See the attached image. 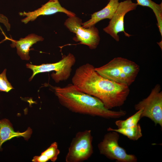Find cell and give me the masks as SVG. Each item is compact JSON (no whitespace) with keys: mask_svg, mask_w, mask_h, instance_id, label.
Listing matches in <instances>:
<instances>
[{"mask_svg":"<svg viewBox=\"0 0 162 162\" xmlns=\"http://www.w3.org/2000/svg\"><path fill=\"white\" fill-rule=\"evenodd\" d=\"M95 68L89 63L79 67L72 78V84L79 90L100 100L107 109L122 106L129 94V86L104 77Z\"/></svg>","mask_w":162,"mask_h":162,"instance_id":"cell-1","label":"cell"},{"mask_svg":"<svg viewBox=\"0 0 162 162\" xmlns=\"http://www.w3.org/2000/svg\"><path fill=\"white\" fill-rule=\"evenodd\" d=\"M6 69L0 74V91L8 92L14 88L7 80L6 76Z\"/></svg>","mask_w":162,"mask_h":162,"instance_id":"cell-18","label":"cell"},{"mask_svg":"<svg viewBox=\"0 0 162 162\" xmlns=\"http://www.w3.org/2000/svg\"><path fill=\"white\" fill-rule=\"evenodd\" d=\"M58 0H50L49 1H58Z\"/></svg>","mask_w":162,"mask_h":162,"instance_id":"cell-20","label":"cell"},{"mask_svg":"<svg viewBox=\"0 0 162 162\" xmlns=\"http://www.w3.org/2000/svg\"><path fill=\"white\" fill-rule=\"evenodd\" d=\"M161 86L156 84L149 95L134 106L138 111L141 109L142 112L141 118L146 117L152 121L155 125L162 127V91Z\"/></svg>","mask_w":162,"mask_h":162,"instance_id":"cell-7","label":"cell"},{"mask_svg":"<svg viewBox=\"0 0 162 162\" xmlns=\"http://www.w3.org/2000/svg\"><path fill=\"white\" fill-rule=\"evenodd\" d=\"M52 87L60 104L72 112L107 119L119 118L126 114L125 111L107 109L100 100L79 90L73 84Z\"/></svg>","mask_w":162,"mask_h":162,"instance_id":"cell-2","label":"cell"},{"mask_svg":"<svg viewBox=\"0 0 162 162\" xmlns=\"http://www.w3.org/2000/svg\"><path fill=\"white\" fill-rule=\"evenodd\" d=\"M119 0H109L107 5L101 10L93 13L91 18L87 21L82 23V26L88 28L95 25L100 21L106 19L110 20L119 5Z\"/></svg>","mask_w":162,"mask_h":162,"instance_id":"cell-12","label":"cell"},{"mask_svg":"<svg viewBox=\"0 0 162 162\" xmlns=\"http://www.w3.org/2000/svg\"><path fill=\"white\" fill-rule=\"evenodd\" d=\"M58 144L55 142L52 143L40 156H34L32 161L34 162H46L50 160L54 162L57 159L60 153Z\"/></svg>","mask_w":162,"mask_h":162,"instance_id":"cell-14","label":"cell"},{"mask_svg":"<svg viewBox=\"0 0 162 162\" xmlns=\"http://www.w3.org/2000/svg\"><path fill=\"white\" fill-rule=\"evenodd\" d=\"M32 130L28 127L23 132H15L12 125L9 120L4 118L0 120V151H2V144L8 140L14 137L22 136L26 140L29 138L32 133Z\"/></svg>","mask_w":162,"mask_h":162,"instance_id":"cell-11","label":"cell"},{"mask_svg":"<svg viewBox=\"0 0 162 162\" xmlns=\"http://www.w3.org/2000/svg\"><path fill=\"white\" fill-rule=\"evenodd\" d=\"M137 6L136 3L133 2L131 0H126L119 2L108 25L103 28V30L117 42L119 40L118 33L120 32H123L125 36L128 37L132 36L125 31L124 18L126 14L135 10Z\"/></svg>","mask_w":162,"mask_h":162,"instance_id":"cell-9","label":"cell"},{"mask_svg":"<svg viewBox=\"0 0 162 162\" xmlns=\"http://www.w3.org/2000/svg\"><path fill=\"white\" fill-rule=\"evenodd\" d=\"M91 130L77 132L72 139L65 156L66 162H81L87 160L93 153Z\"/></svg>","mask_w":162,"mask_h":162,"instance_id":"cell-5","label":"cell"},{"mask_svg":"<svg viewBox=\"0 0 162 162\" xmlns=\"http://www.w3.org/2000/svg\"><path fill=\"white\" fill-rule=\"evenodd\" d=\"M95 69L104 77L129 86L135 80L140 68L138 64L132 61L117 57Z\"/></svg>","mask_w":162,"mask_h":162,"instance_id":"cell-3","label":"cell"},{"mask_svg":"<svg viewBox=\"0 0 162 162\" xmlns=\"http://www.w3.org/2000/svg\"><path fill=\"white\" fill-rule=\"evenodd\" d=\"M76 61L74 55L69 53L67 56H64L60 61L55 63L42 64L39 65L27 64V68L33 71L29 81L31 80L36 74L39 73L54 71L55 73L53 72L51 76L55 82L65 81L70 77L72 68Z\"/></svg>","mask_w":162,"mask_h":162,"instance_id":"cell-4","label":"cell"},{"mask_svg":"<svg viewBox=\"0 0 162 162\" xmlns=\"http://www.w3.org/2000/svg\"><path fill=\"white\" fill-rule=\"evenodd\" d=\"M0 22L4 24L7 27L8 30H10V25L8 23V20L7 18L4 15L0 14Z\"/></svg>","mask_w":162,"mask_h":162,"instance_id":"cell-19","label":"cell"},{"mask_svg":"<svg viewBox=\"0 0 162 162\" xmlns=\"http://www.w3.org/2000/svg\"><path fill=\"white\" fill-rule=\"evenodd\" d=\"M142 112V109L140 110L126 120H117L115 123L118 128H128L136 126L141 118Z\"/></svg>","mask_w":162,"mask_h":162,"instance_id":"cell-17","label":"cell"},{"mask_svg":"<svg viewBox=\"0 0 162 162\" xmlns=\"http://www.w3.org/2000/svg\"><path fill=\"white\" fill-rule=\"evenodd\" d=\"M44 39L42 37L32 34L25 38H21L18 40L13 41L11 45L16 47L17 53L22 59L29 60L30 48L37 42L43 41Z\"/></svg>","mask_w":162,"mask_h":162,"instance_id":"cell-13","label":"cell"},{"mask_svg":"<svg viewBox=\"0 0 162 162\" xmlns=\"http://www.w3.org/2000/svg\"><path fill=\"white\" fill-rule=\"evenodd\" d=\"M107 130L116 131L127 136L130 140L134 141L137 140L142 136L141 129L139 124L134 126L126 128L114 129L110 127L107 128Z\"/></svg>","mask_w":162,"mask_h":162,"instance_id":"cell-16","label":"cell"},{"mask_svg":"<svg viewBox=\"0 0 162 162\" xmlns=\"http://www.w3.org/2000/svg\"><path fill=\"white\" fill-rule=\"evenodd\" d=\"M108 131L98 144L100 154L110 159L116 160L117 162H136L137 158L135 155L128 154L124 148L119 146V135L118 133L114 131Z\"/></svg>","mask_w":162,"mask_h":162,"instance_id":"cell-6","label":"cell"},{"mask_svg":"<svg viewBox=\"0 0 162 162\" xmlns=\"http://www.w3.org/2000/svg\"><path fill=\"white\" fill-rule=\"evenodd\" d=\"M82 23V20L75 16L68 17L64 24L70 31L75 34L74 40L87 45L90 49H95L100 40L98 29L94 26L88 28L83 27Z\"/></svg>","mask_w":162,"mask_h":162,"instance_id":"cell-8","label":"cell"},{"mask_svg":"<svg viewBox=\"0 0 162 162\" xmlns=\"http://www.w3.org/2000/svg\"><path fill=\"white\" fill-rule=\"evenodd\" d=\"M58 12L64 13L68 17L76 15L74 13L62 7L58 1H49L40 8L33 11L21 12L19 14L20 16H26L21 20V21L26 24L29 21H34L40 16L49 15Z\"/></svg>","mask_w":162,"mask_h":162,"instance_id":"cell-10","label":"cell"},{"mask_svg":"<svg viewBox=\"0 0 162 162\" xmlns=\"http://www.w3.org/2000/svg\"><path fill=\"white\" fill-rule=\"evenodd\" d=\"M137 5L150 8L154 14L157 26L161 35L162 34V4H158L152 0H136Z\"/></svg>","mask_w":162,"mask_h":162,"instance_id":"cell-15","label":"cell"}]
</instances>
